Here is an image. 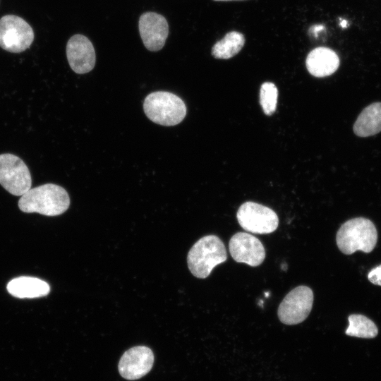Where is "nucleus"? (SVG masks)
Masks as SVG:
<instances>
[{
  "mask_svg": "<svg viewBox=\"0 0 381 381\" xmlns=\"http://www.w3.org/2000/svg\"><path fill=\"white\" fill-rule=\"evenodd\" d=\"M0 184L16 196L23 195L31 188L30 171L20 157L11 153L0 155Z\"/></svg>",
  "mask_w": 381,
  "mask_h": 381,
  "instance_id": "nucleus-6",
  "label": "nucleus"
},
{
  "mask_svg": "<svg viewBox=\"0 0 381 381\" xmlns=\"http://www.w3.org/2000/svg\"><path fill=\"white\" fill-rule=\"evenodd\" d=\"M153 363L152 351L145 346H136L122 355L119 363V372L126 380H138L150 371Z\"/></svg>",
  "mask_w": 381,
  "mask_h": 381,
  "instance_id": "nucleus-10",
  "label": "nucleus"
},
{
  "mask_svg": "<svg viewBox=\"0 0 381 381\" xmlns=\"http://www.w3.org/2000/svg\"><path fill=\"white\" fill-rule=\"evenodd\" d=\"M381 131V102L365 107L353 125V132L359 137H368Z\"/></svg>",
  "mask_w": 381,
  "mask_h": 381,
  "instance_id": "nucleus-15",
  "label": "nucleus"
},
{
  "mask_svg": "<svg viewBox=\"0 0 381 381\" xmlns=\"http://www.w3.org/2000/svg\"><path fill=\"white\" fill-rule=\"evenodd\" d=\"M346 20H343L342 22H341L340 25L342 28H346Z\"/></svg>",
  "mask_w": 381,
  "mask_h": 381,
  "instance_id": "nucleus-21",
  "label": "nucleus"
},
{
  "mask_svg": "<svg viewBox=\"0 0 381 381\" xmlns=\"http://www.w3.org/2000/svg\"><path fill=\"white\" fill-rule=\"evenodd\" d=\"M138 27L143 42L149 51L162 49L169 35V25L163 16L145 12L140 17Z\"/></svg>",
  "mask_w": 381,
  "mask_h": 381,
  "instance_id": "nucleus-11",
  "label": "nucleus"
},
{
  "mask_svg": "<svg viewBox=\"0 0 381 381\" xmlns=\"http://www.w3.org/2000/svg\"><path fill=\"white\" fill-rule=\"evenodd\" d=\"M227 259L222 241L215 235L202 237L190 249L187 263L190 272L196 277H207L214 267Z\"/></svg>",
  "mask_w": 381,
  "mask_h": 381,
  "instance_id": "nucleus-3",
  "label": "nucleus"
},
{
  "mask_svg": "<svg viewBox=\"0 0 381 381\" xmlns=\"http://www.w3.org/2000/svg\"><path fill=\"white\" fill-rule=\"evenodd\" d=\"M348 320L349 325L345 332L346 335L371 339L378 334L377 327L374 322L363 315L352 314Z\"/></svg>",
  "mask_w": 381,
  "mask_h": 381,
  "instance_id": "nucleus-17",
  "label": "nucleus"
},
{
  "mask_svg": "<svg viewBox=\"0 0 381 381\" xmlns=\"http://www.w3.org/2000/svg\"><path fill=\"white\" fill-rule=\"evenodd\" d=\"M217 1H234V0H214Z\"/></svg>",
  "mask_w": 381,
  "mask_h": 381,
  "instance_id": "nucleus-22",
  "label": "nucleus"
},
{
  "mask_svg": "<svg viewBox=\"0 0 381 381\" xmlns=\"http://www.w3.org/2000/svg\"><path fill=\"white\" fill-rule=\"evenodd\" d=\"M66 56L70 67L76 73H88L95 65L94 47L90 40L83 35L76 34L68 40Z\"/></svg>",
  "mask_w": 381,
  "mask_h": 381,
  "instance_id": "nucleus-12",
  "label": "nucleus"
},
{
  "mask_svg": "<svg viewBox=\"0 0 381 381\" xmlns=\"http://www.w3.org/2000/svg\"><path fill=\"white\" fill-rule=\"evenodd\" d=\"M244 43L245 37L242 33L236 31L229 32L213 45L212 54L216 59H230L241 51Z\"/></svg>",
  "mask_w": 381,
  "mask_h": 381,
  "instance_id": "nucleus-16",
  "label": "nucleus"
},
{
  "mask_svg": "<svg viewBox=\"0 0 381 381\" xmlns=\"http://www.w3.org/2000/svg\"><path fill=\"white\" fill-rule=\"evenodd\" d=\"M145 115L154 123L171 126L181 123L186 115V106L177 95L165 91L148 95L143 103Z\"/></svg>",
  "mask_w": 381,
  "mask_h": 381,
  "instance_id": "nucleus-4",
  "label": "nucleus"
},
{
  "mask_svg": "<svg viewBox=\"0 0 381 381\" xmlns=\"http://www.w3.org/2000/svg\"><path fill=\"white\" fill-rule=\"evenodd\" d=\"M70 199L60 186L46 183L30 188L18 200L19 209L27 213L37 212L46 216H56L67 210Z\"/></svg>",
  "mask_w": 381,
  "mask_h": 381,
  "instance_id": "nucleus-1",
  "label": "nucleus"
},
{
  "mask_svg": "<svg viewBox=\"0 0 381 381\" xmlns=\"http://www.w3.org/2000/svg\"><path fill=\"white\" fill-rule=\"evenodd\" d=\"M377 241V231L368 219L356 217L344 222L339 229L336 242L339 249L346 255L356 250L370 253Z\"/></svg>",
  "mask_w": 381,
  "mask_h": 381,
  "instance_id": "nucleus-2",
  "label": "nucleus"
},
{
  "mask_svg": "<svg viewBox=\"0 0 381 381\" xmlns=\"http://www.w3.org/2000/svg\"><path fill=\"white\" fill-rule=\"evenodd\" d=\"M313 303L312 289L299 286L286 294L278 308L279 320L286 325H296L304 321L309 315Z\"/></svg>",
  "mask_w": 381,
  "mask_h": 381,
  "instance_id": "nucleus-8",
  "label": "nucleus"
},
{
  "mask_svg": "<svg viewBox=\"0 0 381 381\" xmlns=\"http://www.w3.org/2000/svg\"><path fill=\"white\" fill-rule=\"evenodd\" d=\"M278 90L275 85L270 82L262 84L260 91V103L266 115H272L276 110Z\"/></svg>",
  "mask_w": 381,
  "mask_h": 381,
  "instance_id": "nucleus-18",
  "label": "nucleus"
},
{
  "mask_svg": "<svg viewBox=\"0 0 381 381\" xmlns=\"http://www.w3.org/2000/svg\"><path fill=\"white\" fill-rule=\"evenodd\" d=\"M229 248L236 262L251 267L261 265L265 258V250L261 241L246 232L235 234L229 241Z\"/></svg>",
  "mask_w": 381,
  "mask_h": 381,
  "instance_id": "nucleus-9",
  "label": "nucleus"
},
{
  "mask_svg": "<svg viewBox=\"0 0 381 381\" xmlns=\"http://www.w3.org/2000/svg\"><path fill=\"white\" fill-rule=\"evenodd\" d=\"M368 279L373 284L381 286V265L375 267L369 272Z\"/></svg>",
  "mask_w": 381,
  "mask_h": 381,
  "instance_id": "nucleus-19",
  "label": "nucleus"
},
{
  "mask_svg": "<svg viewBox=\"0 0 381 381\" xmlns=\"http://www.w3.org/2000/svg\"><path fill=\"white\" fill-rule=\"evenodd\" d=\"M32 27L22 18L6 15L0 19V47L11 53L28 49L34 40Z\"/></svg>",
  "mask_w": 381,
  "mask_h": 381,
  "instance_id": "nucleus-5",
  "label": "nucleus"
},
{
  "mask_svg": "<svg viewBox=\"0 0 381 381\" xmlns=\"http://www.w3.org/2000/svg\"><path fill=\"white\" fill-rule=\"evenodd\" d=\"M308 72L318 78L326 77L334 73L339 66V59L332 49L317 47L308 54L306 61Z\"/></svg>",
  "mask_w": 381,
  "mask_h": 381,
  "instance_id": "nucleus-13",
  "label": "nucleus"
},
{
  "mask_svg": "<svg viewBox=\"0 0 381 381\" xmlns=\"http://www.w3.org/2000/svg\"><path fill=\"white\" fill-rule=\"evenodd\" d=\"M324 28V26L322 25H315L310 28V31L311 33L316 35L318 32L322 30Z\"/></svg>",
  "mask_w": 381,
  "mask_h": 381,
  "instance_id": "nucleus-20",
  "label": "nucleus"
},
{
  "mask_svg": "<svg viewBox=\"0 0 381 381\" xmlns=\"http://www.w3.org/2000/svg\"><path fill=\"white\" fill-rule=\"evenodd\" d=\"M8 291L20 298H32L46 296L50 291L49 285L40 279L20 277L12 279L7 285Z\"/></svg>",
  "mask_w": 381,
  "mask_h": 381,
  "instance_id": "nucleus-14",
  "label": "nucleus"
},
{
  "mask_svg": "<svg viewBox=\"0 0 381 381\" xmlns=\"http://www.w3.org/2000/svg\"><path fill=\"white\" fill-rule=\"evenodd\" d=\"M236 218L244 230L257 234L272 233L279 224L278 216L273 210L254 202L243 203Z\"/></svg>",
  "mask_w": 381,
  "mask_h": 381,
  "instance_id": "nucleus-7",
  "label": "nucleus"
}]
</instances>
